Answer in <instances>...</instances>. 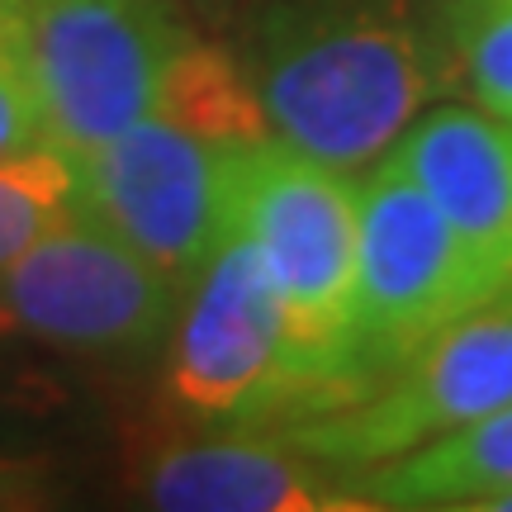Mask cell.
Instances as JSON below:
<instances>
[{"label":"cell","instance_id":"obj_1","mask_svg":"<svg viewBox=\"0 0 512 512\" xmlns=\"http://www.w3.org/2000/svg\"><path fill=\"white\" fill-rule=\"evenodd\" d=\"M437 62L418 24L380 0L275 10L252 62L271 138L337 171H366L432 100Z\"/></svg>","mask_w":512,"mask_h":512},{"label":"cell","instance_id":"obj_2","mask_svg":"<svg viewBox=\"0 0 512 512\" xmlns=\"http://www.w3.org/2000/svg\"><path fill=\"white\" fill-rule=\"evenodd\" d=\"M356 219L361 185L351 171L313 162L280 138L238 147L233 223L271 275L309 413L356 399L366 380L356 366Z\"/></svg>","mask_w":512,"mask_h":512},{"label":"cell","instance_id":"obj_3","mask_svg":"<svg viewBox=\"0 0 512 512\" xmlns=\"http://www.w3.org/2000/svg\"><path fill=\"white\" fill-rule=\"evenodd\" d=\"M166 403L195 422L261 427L275 413L304 418L309 384L290 356L285 313L256 247L228 223L219 247L181 294L166 332Z\"/></svg>","mask_w":512,"mask_h":512},{"label":"cell","instance_id":"obj_4","mask_svg":"<svg viewBox=\"0 0 512 512\" xmlns=\"http://www.w3.org/2000/svg\"><path fill=\"white\" fill-rule=\"evenodd\" d=\"M512 399V285L460 313L456 323L422 342L394 366V380L375 394L294 418L285 437L323 460L342 479H356L422 441L456 432Z\"/></svg>","mask_w":512,"mask_h":512},{"label":"cell","instance_id":"obj_5","mask_svg":"<svg viewBox=\"0 0 512 512\" xmlns=\"http://www.w3.org/2000/svg\"><path fill=\"white\" fill-rule=\"evenodd\" d=\"M48 143L86 157L152 114L185 24L171 0H19Z\"/></svg>","mask_w":512,"mask_h":512},{"label":"cell","instance_id":"obj_6","mask_svg":"<svg viewBox=\"0 0 512 512\" xmlns=\"http://www.w3.org/2000/svg\"><path fill=\"white\" fill-rule=\"evenodd\" d=\"M233 157L238 147L209 143L152 110L105 147L72 157L81 214L185 294L233 223Z\"/></svg>","mask_w":512,"mask_h":512},{"label":"cell","instance_id":"obj_7","mask_svg":"<svg viewBox=\"0 0 512 512\" xmlns=\"http://www.w3.org/2000/svg\"><path fill=\"white\" fill-rule=\"evenodd\" d=\"M0 299L29 342L86 361L152 356L181 309V290L86 214L57 223L10 261L0 271Z\"/></svg>","mask_w":512,"mask_h":512},{"label":"cell","instance_id":"obj_8","mask_svg":"<svg viewBox=\"0 0 512 512\" xmlns=\"http://www.w3.org/2000/svg\"><path fill=\"white\" fill-rule=\"evenodd\" d=\"M494 299L460 256L437 204L389 152L366 166L356 219V366L394 370L460 313Z\"/></svg>","mask_w":512,"mask_h":512},{"label":"cell","instance_id":"obj_9","mask_svg":"<svg viewBox=\"0 0 512 512\" xmlns=\"http://www.w3.org/2000/svg\"><path fill=\"white\" fill-rule=\"evenodd\" d=\"M124 494L157 512H366L351 479L299 451L285 432L152 441L128 460Z\"/></svg>","mask_w":512,"mask_h":512},{"label":"cell","instance_id":"obj_10","mask_svg":"<svg viewBox=\"0 0 512 512\" xmlns=\"http://www.w3.org/2000/svg\"><path fill=\"white\" fill-rule=\"evenodd\" d=\"M446 219L479 285H512V119L484 105H441L418 114L389 147Z\"/></svg>","mask_w":512,"mask_h":512},{"label":"cell","instance_id":"obj_11","mask_svg":"<svg viewBox=\"0 0 512 512\" xmlns=\"http://www.w3.org/2000/svg\"><path fill=\"white\" fill-rule=\"evenodd\" d=\"M366 508L479 512L512 489V399L351 479Z\"/></svg>","mask_w":512,"mask_h":512},{"label":"cell","instance_id":"obj_12","mask_svg":"<svg viewBox=\"0 0 512 512\" xmlns=\"http://www.w3.org/2000/svg\"><path fill=\"white\" fill-rule=\"evenodd\" d=\"M152 110L219 147H252L271 138L252 72L228 48L200 38H185V48L171 57Z\"/></svg>","mask_w":512,"mask_h":512},{"label":"cell","instance_id":"obj_13","mask_svg":"<svg viewBox=\"0 0 512 512\" xmlns=\"http://www.w3.org/2000/svg\"><path fill=\"white\" fill-rule=\"evenodd\" d=\"M72 214H81V195L76 162L62 147L38 143L0 157V271Z\"/></svg>","mask_w":512,"mask_h":512},{"label":"cell","instance_id":"obj_14","mask_svg":"<svg viewBox=\"0 0 512 512\" xmlns=\"http://www.w3.org/2000/svg\"><path fill=\"white\" fill-rule=\"evenodd\" d=\"M446 34L475 105L512 119V0H446Z\"/></svg>","mask_w":512,"mask_h":512},{"label":"cell","instance_id":"obj_15","mask_svg":"<svg viewBox=\"0 0 512 512\" xmlns=\"http://www.w3.org/2000/svg\"><path fill=\"white\" fill-rule=\"evenodd\" d=\"M48 143L19 0H0V157Z\"/></svg>","mask_w":512,"mask_h":512},{"label":"cell","instance_id":"obj_16","mask_svg":"<svg viewBox=\"0 0 512 512\" xmlns=\"http://www.w3.org/2000/svg\"><path fill=\"white\" fill-rule=\"evenodd\" d=\"M72 503V475L43 446L0 441V512H48Z\"/></svg>","mask_w":512,"mask_h":512},{"label":"cell","instance_id":"obj_17","mask_svg":"<svg viewBox=\"0 0 512 512\" xmlns=\"http://www.w3.org/2000/svg\"><path fill=\"white\" fill-rule=\"evenodd\" d=\"M72 408V389L34 366H15L10 351L0 356V441H19L34 427H48Z\"/></svg>","mask_w":512,"mask_h":512},{"label":"cell","instance_id":"obj_18","mask_svg":"<svg viewBox=\"0 0 512 512\" xmlns=\"http://www.w3.org/2000/svg\"><path fill=\"white\" fill-rule=\"evenodd\" d=\"M19 342H29V337H24V328H19V318L10 313V304L0 299V356H5V351H15Z\"/></svg>","mask_w":512,"mask_h":512}]
</instances>
